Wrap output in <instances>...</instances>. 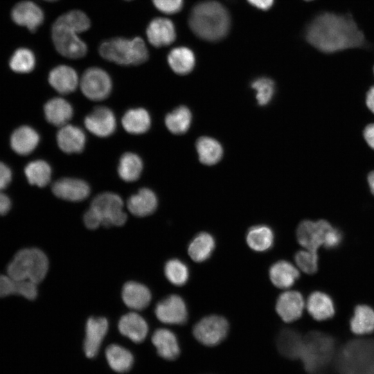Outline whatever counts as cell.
Masks as SVG:
<instances>
[{"mask_svg":"<svg viewBox=\"0 0 374 374\" xmlns=\"http://www.w3.org/2000/svg\"><path fill=\"white\" fill-rule=\"evenodd\" d=\"M120 332L135 343L143 341L148 331L145 319L135 312H130L123 315L118 322Z\"/></svg>","mask_w":374,"mask_h":374,"instance_id":"24","label":"cell"},{"mask_svg":"<svg viewBox=\"0 0 374 374\" xmlns=\"http://www.w3.org/2000/svg\"><path fill=\"white\" fill-rule=\"evenodd\" d=\"M334 226L325 220L312 221L305 220L299 224L296 238L305 249L317 251L325 243Z\"/></svg>","mask_w":374,"mask_h":374,"instance_id":"9","label":"cell"},{"mask_svg":"<svg viewBox=\"0 0 374 374\" xmlns=\"http://www.w3.org/2000/svg\"><path fill=\"white\" fill-rule=\"evenodd\" d=\"M168 62L172 70L179 75H186L193 69L195 57L193 52L185 46L177 47L170 51Z\"/></svg>","mask_w":374,"mask_h":374,"instance_id":"32","label":"cell"},{"mask_svg":"<svg viewBox=\"0 0 374 374\" xmlns=\"http://www.w3.org/2000/svg\"><path fill=\"white\" fill-rule=\"evenodd\" d=\"M304 300L297 291H287L278 298L276 310L280 318L287 323L299 319L303 311Z\"/></svg>","mask_w":374,"mask_h":374,"instance_id":"15","label":"cell"},{"mask_svg":"<svg viewBox=\"0 0 374 374\" xmlns=\"http://www.w3.org/2000/svg\"><path fill=\"white\" fill-rule=\"evenodd\" d=\"M228 331L229 323L224 317L210 315L196 323L193 328V335L201 344L213 346L225 339Z\"/></svg>","mask_w":374,"mask_h":374,"instance_id":"11","label":"cell"},{"mask_svg":"<svg viewBox=\"0 0 374 374\" xmlns=\"http://www.w3.org/2000/svg\"><path fill=\"white\" fill-rule=\"evenodd\" d=\"M164 273L167 279L177 286L185 284L189 276L187 265L178 259L169 260L165 265Z\"/></svg>","mask_w":374,"mask_h":374,"instance_id":"41","label":"cell"},{"mask_svg":"<svg viewBox=\"0 0 374 374\" xmlns=\"http://www.w3.org/2000/svg\"><path fill=\"white\" fill-rule=\"evenodd\" d=\"M11 17L17 24L26 26L30 31L34 32L42 24L44 15L37 5L25 1L14 6Z\"/></svg>","mask_w":374,"mask_h":374,"instance_id":"16","label":"cell"},{"mask_svg":"<svg viewBox=\"0 0 374 374\" xmlns=\"http://www.w3.org/2000/svg\"><path fill=\"white\" fill-rule=\"evenodd\" d=\"M215 248V240L208 233H198L189 244L188 251L190 257L195 262L206 260Z\"/></svg>","mask_w":374,"mask_h":374,"instance_id":"34","label":"cell"},{"mask_svg":"<svg viewBox=\"0 0 374 374\" xmlns=\"http://www.w3.org/2000/svg\"><path fill=\"white\" fill-rule=\"evenodd\" d=\"M108 330V322L103 317H91L86 325L84 351L87 357H94Z\"/></svg>","mask_w":374,"mask_h":374,"instance_id":"18","label":"cell"},{"mask_svg":"<svg viewBox=\"0 0 374 374\" xmlns=\"http://www.w3.org/2000/svg\"><path fill=\"white\" fill-rule=\"evenodd\" d=\"M247 242L256 251H265L274 244V235L272 229L264 224L251 226L247 231Z\"/></svg>","mask_w":374,"mask_h":374,"instance_id":"33","label":"cell"},{"mask_svg":"<svg viewBox=\"0 0 374 374\" xmlns=\"http://www.w3.org/2000/svg\"><path fill=\"white\" fill-rule=\"evenodd\" d=\"M105 355L110 367L118 373L127 372L132 366L134 358L132 353L119 345H109L106 348Z\"/></svg>","mask_w":374,"mask_h":374,"instance_id":"36","label":"cell"},{"mask_svg":"<svg viewBox=\"0 0 374 374\" xmlns=\"http://www.w3.org/2000/svg\"><path fill=\"white\" fill-rule=\"evenodd\" d=\"M57 142L60 150L65 153H80L84 148L86 136L80 127L66 124L57 132Z\"/></svg>","mask_w":374,"mask_h":374,"instance_id":"21","label":"cell"},{"mask_svg":"<svg viewBox=\"0 0 374 374\" xmlns=\"http://www.w3.org/2000/svg\"><path fill=\"white\" fill-rule=\"evenodd\" d=\"M15 281L8 275L0 274V297L14 294Z\"/></svg>","mask_w":374,"mask_h":374,"instance_id":"47","label":"cell"},{"mask_svg":"<svg viewBox=\"0 0 374 374\" xmlns=\"http://www.w3.org/2000/svg\"><path fill=\"white\" fill-rule=\"evenodd\" d=\"M90 208L98 215L102 226H121L126 222L123 202L116 193L106 192L98 195L92 200Z\"/></svg>","mask_w":374,"mask_h":374,"instance_id":"8","label":"cell"},{"mask_svg":"<svg viewBox=\"0 0 374 374\" xmlns=\"http://www.w3.org/2000/svg\"><path fill=\"white\" fill-rule=\"evenodd\" d=\"M58 18L65 24L75 28L79 33L87 30L91 26L89 18L81 10H71Z\"/></svg>","mask_w":374,"mask_h":374,"instance_id":"44","label":"cell"},{"mask_svg":"<svg viewBox=\"0 0 374 374\" xmlns=\"http://www.w3.org/2000/svg\"><path fill=\"white\" fill-rule=\"evenodd\" d=\"M155 315L162 323L179 325L186 322L188 312L184 301L178 295L172 294L157 303Z\"/></svg>","mask_w":374,"mask_h":374,"instance_id":"12","label":"cell"},{"mask_svg":"<svg viewBox=\"0 0 374 374\" xmlns=\"http://www.w3.org/2000/svg\"><path fill=\"white\" fill-rule=\"evenodd\" d=\"M46 1H55V0H46Z\"/></svg>","mask_w":374,"mask_h":374,"instance_id":"55","label":"cell"},{"mask_svg":"<svg viewBox=\"0 0 374 374\" xmlns=\"http://www.w3.org/2000/svg\"><path fill=\"white\" fill-rule=\"evenodd\" d=\"M366 104L369 110L374 114V86L371 87L366 93Z\"/></svg>","mask_w":374,"mask_h":374,"instance_id":"53","label":"cell"},{"mask_svg":"<svg viewBox=\"0 0 374 374\" xmlns=\"http://www.w3.org/2000/svg\"><path fill=\"white\" fill-rule=\"evenodd\" d=\"M368 183L371 192L374 195V170L368 174Z\"/></svg>","mask_w":374,"mask_h":374,"instance_id":"54","label":"cell"},{"mask_svg":"<svg viewBox=\"0 0 374 374\" xmlns=\"http://www.w3.org/2000/svg\"><path fill=\"white\" fill-rule=\"evenodd\" d=\"M39 141L38 133L31 127L24 125L16 129L10 136V145L13 151L20 155L31 153Z\"/></svg>","mask_w":374,"mask_h":374,"instance_id":"26","label":"cell"},{"mask_svg":"<svg viewBox=\"0 0 374 374\" xmlns=\"http://www.w3.org/2000/svg\"><path fill=\"white\" fill-rule=\"evenodd\" d=\"M52 192L60 199L80 202L89 195L90 187L86 181L80 179L62 178L53 183Z\"/></svg>","mask_w":374,"mask_h":374,"instance_id":"14","label":"cell"},{"mask_svg":"<svg viewBox=\"0 0 374 374\" xmlns=\"http://www.w3.org/2000/svg\"><path fill=\"white\" fill-rule=\"evenodd\" d=\"M196 149L200 162L208 166L217 163L223 155L221 144L208 136L200 137L197 141Z\"/></svg>","mask_w":374,"mask_h":374,"instance_id":"35","label":"cell"},{"mask_svg":"<svg viewBox=\"0 0 374 374\" xmlns=\"http://www.w3.org/2000/svg\"><path fill=\"white\" fill-rule=\"evenodd\" d=\"M122 299L125 304L130 308L141 310L149 305L151 294L145 285L130 281L126 283L123 287Z\"/></svg>","mask_w":374,"mask_h":374,"instance_id":"28","label":"cell"},{"mask_svg":"<svg viewBox=\"0 0 374 374\" xmlns=\"http://www.w3.org/2000/svg\"><path fill=\"white\" fill-rule=\"evenodd\" d=\"M46 119L51 124L62 127L71 119L73 108L71 104L62 98H53L44 107Z\"/></svg>","mask_w":374,"mask_h":374,"instance_id":"27","label":"cell"},{"mask_svg":"<svg viewBox=\"0 0 374 374\" xmlns=\"http://www.w3.org/2000/svg\"><path fill=\"white\" fill-rule=\"evenodd\" d=\"M339 345L338 337L328 330H313L303 336L299 360L307 374H327L332 368Z\"/></svg>","mask_w":374,"mask_h":374,"instance_id":"2","label":"cell"},{"mask_svg":"<svg viewBox=\"0 0 374 374\" xmlns=\"http://www.w3.org/2000/svg\"><path fill=\"white\" fill-rule=\"evenodd\" d=\"M248 2L252 6L259 8L260 10H268L270 8L273 3L274 0H247Z\"/></svg>","mask_w":374,"mask_h":374,"instance_id":"52","label":"cell"},{"mask_svg":"<svg viewBox=\"0 0 374 374\" xmlns=\"http://www.w3.org/2000/svg\"><path fill=\"white\" fill-rule=\"evenodd\" d=\"M86 128L98 137H107L112 134L116 127V121L113 112L108 107H96L84 118Z\"/></svg>","mask_w":374,"mask_h":374,"instance_id":"13","label":"cell"},{"mask_svg":"<svg viewBox=\"0 0 374 374\" xmlns=\"http://www.w3.org/2000/svg\"><path fill=\"white\" fill-rule=\"evenodd\" d=\"M24 172L30 184L44 187L49 183L52 171L45 161L35 160L26 165Z\"/></svg>","mask_w":374,"mask_h":374,"instance_id":"39","label":"cell"},{"mask_svg":"<svg viewBox=\"0 0 374 374\" xmlns=\"http://www.w3.org/2000/svg\"><path fill=\"white\" fill-rule=\"evenodd\" d=\"M332 368L337 374H374V333L350 335L338 347Z\"/></svg>","mask_w":374,"mask_h":374,"instance_id":"3","label":"cell"},{"mask_svg":"<svg viewBox=\"0 0 374 374\" xmlns=\"http://www.w3.org/2000/svg\"><path fill=\"white\" fill-rule=\"evenodd\" d=\"M48 82L51 87L62 94L73 92L78 84V76L71 66L60 65L49 73Z\"/></svg>","mask_w":374,"mask_h":374,"instance_id":"22","label":"cell"},{"mask_svg":"<svg viewBox=\"0 0 374 374\" xmlns=\"http://www.w3.org/2000/svg\"><path fill=\"white\" fill-rule=\"evenodd\" d=\"M11 208L10 198L3 193H0V215H4L8 213Z\"/></svg>","mask_w":374,"mask_h":374,"instance_id":"51","label":"cell"},{"mask_svg":"<svg viewBox=\"0 0 374 374\" xmlns=\"http://www.w3.org/2000/svg\"><path fill=\"white\" fill-rule=\"evenodd\" d=\"M308 1H309V0H308Z\"/></svg>","mask_w":374,"mask_h":374,"instance_id":"56","label":"cell"},{"mask_svg":"<svg viewBox=\"0 0 374 374\" xmlns=\"http://www.w3.org/2000/svg\"><path fill=\"white\" fill-rule=\"evenodd\" d=\"M14 294L22 296L28 300H34L37 297V283L28 280H14Z\"/></svg>","mask_w":374,"mask_h":374,"instance_id":"45","label":"cell"},{"mask_svg":"<svg viewBox=\"0 0 374 374\" xmlns=\"http://www.w3.org/2000/svg\"><path fill=\"white\" fill-rule=\"evenodd\" d=\"M11 179V170L7 165L0 161V191L9 185Z\"/></svg>","mask_w":374,"mask_h":374,"instance_id":"49","label":"cell"},{"mask_svg":"<svg viewBox=\"0 0 374 374\" xmlns=\"http://www.w3.org/2000/svg\"><path fill=\"white\" fill-rule=\"evenodd\" d=\"M192 121V114L185 106H179L165 118V124L168 130L174 134H184L189 129Z\"/></svg>","mask_w":374,"mask_h":374,"instance_id":"38","label":"cell"},{"mask_svg":"<svg viewBox=\"0 0 374 374\" xmlns=\"http://www.w3.org/2000/svg\"><path fill=\"white\" fill-rule=\"evenodd\" d=\"M364 137L367 144L374 150V123H371L364 128Z\"/></svg>","mask_w":374,"mask_h":374,"instance_id":"50","label":"cell"},{"mask_svg":"<svg viewBox=\"0 0 374 374\" xmlns=\"http://www.w3.org/2000/svg\"><path fill=\"white\" fill-rule=\"evenodd\" d=\"M128 1H130V0H128Z\"/></svg>","mask_w":374,"mask_h":374,"instance_id":"57","label":"cell"},{"mask_svg":"<svg viewBox=\"0 0 374 374\" xmlns=\"http://www.w3.org/2000/svg\"><path fill=\"white\" fill-rule=\"evenodd\" d=\"M9 65L15 72L29 73L35 66V57L30 50L21 48L15 51L10 60Z\"/></svg>","mask_w":374,"mask_h":374,"instance_id":"40","label":"cell"},{"mask_svg":"<svg viewBox=\"0 0 374 374\" xmlns=\"http://www.w3.org/2000/svg\"><path fill=\"white\" fill-rule=\"evenodd\" d=\"M303 336L294 329H283L276 337V346L280 353L289 359L299 360L303 344Z\"/></svg>","mask_w":374,"mask_h":374,"instance_id":"23","label":"cell"},{"mask_svg":"<svg viewBox=\"0 0 374 374\" xmlns=\"http://www.w3.org/2000/svg\"><path fill=\"white\" fill-rule=\"evenodd\" d=\"M48 268V258L42 251L26 248L15 255L7 267V273L13 280H28L38 284L46 276Z\"/></svg>","mask_w":374,"mask_h":374,"instance_id":"6","label":"cell"},{"mask_svg":"<svg viewBox=\"0 0 374 374\" xmlns=\"http://www.w3.org/2000/svg\"><path fill=\"white\" fill-rule=\"evenodd\" d=\"M78 30L57 18L52 26V39L57 52L62 56L78 59L87 51V44L78 37Z\"/></svg>","mask_w":374,"mask_h":374,"instance_id":"7","label":"cell"},{"mask_svg":"<svg viewBox=\"0 0 374 374\" xmlns=\"http://www.w3.org/2000/svg\"><path fill=\"white\" fill-rule=\"evenodd\" d=\"M122 125L130 134H141L150 127L151 119L148 112L143 108L127 110L122 118Z\"/></svg>","mask_w":374,"mask_h":374,"instance_id":"31","label":"cell"},{"mask_svg":"<svg viewBox=\"0 0 374 374\" xmlns=\"http://www.w3.org/2000/svg\"><path fill=\"white\" fill-rule=\"evenodd\" d=\"M84 223L89 229H96L101 226V222L96 213L90 208L84 215Z\"/></svg>","mask_w":374,"mask_h":374,"instance_id":"48","label":"cell"},{"mask_svg":"<svg viewBox=\"0 0 374 374\" xmlns=\"http://www.w3.org/2000/svg\"><path fill=\"white\" fill-rule=\"evenodd\" d=\"M154 6L161 12L166 14H174L179 12L182 6L184 0H152Z\"/></svg>","mask_w":374,"mask_h":374,"instance_id":"46","label":"cell"},{"mask_svg":"<svg viewBox=\"0 0 374 374\" xmlns=\"http://www.w3.org/2000/svg\"><path fill=\"white\" fill-rule=\"evenodd\" d=\"M188 24L199 38L214 42L224 38L230 28L228 10L216 1H205L195 5L190 12Z\"/></svg>","mask_w":374,"mask_h":374,"instance_id":"4","label":"cell"},{"mask_svg":"<svg viewBox=\"0 0 374 374\" xmlns=\"http://www.w3.org/2000/svg\"><path fill=\"white\" fill-rule=\"evenodd\" d=\"M307 309L312 319L319 322L330 320L336 314L333 299L329 294L321 291H315L310 294Z\"/></svg>","mask_w":374,"mask_h":374,"instance_id":"19","label":"cell"},{"mask_svg":"<svg viewBox=\"0 0 374 374\" xmlns=\"http://www.w3.org/2000/svg\"><path fill=\"white\" fill-rule=\"evenodd\" d=\"M127 206L134 215L145 217L151 215L156 210L157 198L152 190L143 188L138 193L130 196L127 199Z\"/></svg>","mask_w":374,"mask_h":374,"instance_id":"25","label":"cell"},{"mask_svg":"<svg viewBox=\"0 0 374 374\" xmlns=\"http://www.w3.org/2000/svg\"><path fill=\"white\" fill-rule=\"evenodd\" d=\"M269 278L272 283L278 288H288L299 278V270L287 260H279L269 269Z\"/></svg>","mask_w":374,"mask_h":374,"instance_id":"30","label":"cell"},{"mask_svg":"<svg viewBox=\"0 0 374 374\" xmlns=\"http://www.w3.org/2000/svg\"><path fill=\"white\" fill-rule=\"evenodd\" d=\"M80 88L84 96L88 99L99 101L109 96L112 82L105 71L98 67H90L82 75Z\"/></svg>","mask_w":374,"mask_h":374,"instance_id":"10","label":"cell"},{"mask_svg":"<svg viewBox=\"0 0 374 374\" xmlns=\"http://www.w3.org/2000/svg\"><path fill=\"white\" fill-rule=\"evenodd\" d=\"M348 327L354 336L363 337L374 333V309L369 305H357L348 321Z\"/></svg>","mask_w":374,"mask_h":374,"instance_id":"20","label":"cell"},{"mask_svg":"<svg viewBox=\"0 0 374 374\" xmlns=\"http://www.w3.org/2000/svg\"><path fill=\"white\" fill-rule=\"evenodd\" d=\"M251 87L256 91V99L260 105L269 103L274 93V82L269 78H260L254 80Z\"/></svg>","mask_w":374,"mask_h":374,"instance_id":"43","label":"cell"},{"mask_svg":"<svg viewBox=\"0 0 374 374\" xmlns=\"http://www.w3.org/2000/svg\"><path fill=\"white\" fill-rule=\"evenodd\" d=\"M146 35L149 42L155 47L168 46L175 40V27L169 19L157 17L149 23Z\"/></svg>","mask_w":374,"mask_h":374,"instance_id":"17","label":"cell"},{"mask_svg":"<svg viewBox=\"0 0 374 374\" xmlns=\"http://www.w3.org/2000/svg\"><path fill=\"white\" fill-rule=\"evenodd\" d=\"M294 260L302 271L308 274L316 273L319 267V256L317 251L311 250H300L294 256Z\"/></svg>","mask_w":374,"mask_h":374,"instance_id":"42","label":"cell"},{"mask_svg":"<svg viewBox=\"0 0 374 374\" xmlns=\"http://www.w3.org/2000/svg\"><path fill=\"white\" fill-rule=\"evenodd\" d=\"M306 39L326 53H332L361 46L364 35L350 17L322 14L308 26Z\"/></svg>","mask_w":374,"mask_h":374,"instance_id":"1","label":"cell"},{"mask_svg":"<svg viewBox=\"0 0 374 374\" xmlns=\"http://www.w3.org/2000/svg\"><path fill=\"white\" fill-rule=\"evenodd\" d=\"M98 51L104 59L121 65H139L149 56L145 43L139 37L109 39L100 45Z\"/></svg>","mask_w":374,"mask_h":374,"instance_id":"5","label":"cell"},{"mask_svg":"<svg viewBox=\"0 0 374 374\" xmlns=\"http://www.w3.org/2000/svg\"><path fill=\"white\" fill-rule=\"evenodd\" d=\"M152 341L159 356L166 360H174L180 353L178 341L175 334L165 328L157 330L152 337Z\"/></svg>","mask_w":374,"mask_h":374,"instance_id":"29","label":"cell"},{"mask_svg":"<svg viewBox=\"0 0 374 374\" xmlns=\"http://www.w3.org/2000/svg\"><path fill=\"white\" fill-rule=\"evenodd\" d=\"M143 170V161L140 157L132 152H125L119 161L118 173L125 181L131 182L137 180Z\"/></svg>","mask_w":374,"mask_h":374,"instance_id":"37","label":"cell"}]
</instances>
